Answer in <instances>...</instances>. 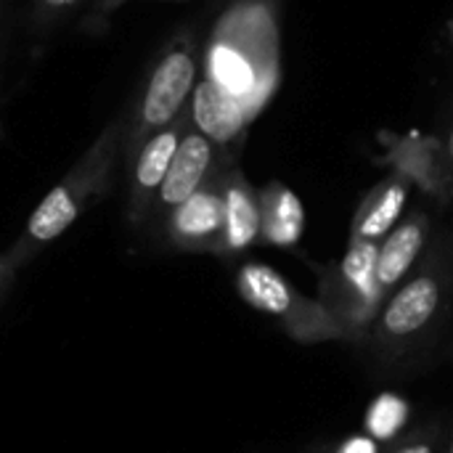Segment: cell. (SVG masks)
<instances>
[{
  "label": "cell",
  "instance_id": "52a82bcc",
  "mask_svg": "<svg viewBox=\"0 0 453 453\" xmlns=\"http://www.w3.org/2000/svg\"><path fill=\"white\" fill-rule=\"evenodd\" d=\"M223 228H226V199L204 186L170 212V239L186 250L220 247Z\"/></svg>",
  "mask_w": 453,
  "mask_h": 453
},
{
  "label": "cell",
  "instance_id": "7c38bea8",
  "mask_svg": "<svg viewBox=\"0 0 453 453\" xmlns=\"http://www.w3.org/2000/svg\"><path fill=\"white\" fill-rule=\"evenodd\" d=\"M223 199H226V228H223L220 250L242 252L260 236L263 212L244 186H228Z\"/></svg>",
  "mask_w": 453,
  "mask_h": 453
},
{
  "label": "cell",
  "instance_id": "8992f818",
  "mask_svg": "<svg viewBox=\"0 0 453 453\" xmlns=\"http://www.w3.org/2000/svg\"><path fill=\"white\" fill-rule=\"evenodd\" d=\"M180 127L183 125L175 117L167 127L157 130L138 146L135 167H133V194H130V218L133 220H138L146 212L151 196L159 194L165 175L173 165V157L180 146V138L186 135Z\"/></svg>",
  "mask_w": 453,
  "mask_h": 453
},
{
  "label": "cell",
  "instance_id": "ac0fdd59",
  "mask_svg": "<svg viewBox=\"0 0 453 453\" xmlns=\"http://www.w3.org/2000/svg\"><path fill=\"white\" fill-rule=\"evenodd\" d=\"M16 271H19V263H16V257L11 255V252H5V255H0V292L13 281V276H16Z\"/></svg>",
  "mask_w": 453,
  "mask_h": 453
},
{
  "label": "cell",
  "instance_id": "e0dca14e",
  "mask_svg": "<svg viewBox=\"0 0 453 453\" xmlns=\"http://www.w3.org/2000/svg\"><path fill=\"white\" fill-rule=\"evenodd\" d=\"M334 453H380V441H374L369 433L364 435H350L348 441H342L340 446H337V451Z\"/></svg>",
  "mask_w": 453,
  "mask_h": 453
},
{
  "label": "cell",
  "instance_id": "ba28073f",
  "mask_svg": "<svg viewBox=\"0 0 453 453\" xmlns=\"http://www.w3.org/2000/svg\"><path fill=\"white\" fill-rule=\"evenodd\" d=\"M207 80L220 85L234 98L244 101L247 109L257 104L263 90V74L255 64V56L250 53V48L228 37H218L212 42L207 53Z\"/></svg>",
  "mask_w": 453,
  "mask_h": 453
},
{
  "label": "cell",
  "instance_id": "277c9868",
  "mask_svg": "<svg viewBox=\"0 0 453 453\" xmlns=\"http://www.w3.org/2000/svg\"><path fill=\"white\" fill-rule=\"evenodd\" d=\"M377 242H353L334 276L321 281V305L345 329L348 342H364V334L385 305V289L377 281Z\"/></svg>",
  "mask_w": 453,
  "mask_h": 453
},
{
  "label": "cell",
  "instance_id": "603a6c76",
  "mask_svg": "<svg viewBox=\"0 0 453 453\" xmlns=\"http://www.w3.org/2000/svg\"><path fill=\"white\" fill-rule=\"evenodd\" d=\"M451 353H453V342H451Z\"/></svg>",
  "mask_w": 453,
  "mask_h": 453
},
{
  "label": "cell",
  "instance_id": "7402d4cb",
  "mask_svg": "<svg viewBox=\"0 0 453 453\" xmlns=\"http://www.w3.org/2000/svg\"><path fill=\"white\" fill-rule=\"evenodd\" d=\"M114 3H119V0H111V3H109V5H114Z\"/></svg>",
  "mask_w": 453,
  "mask_h": 453
},
{
  "label": "cell",
  "instance_id": "7a4b0ae2",
  "mask_svg": "<svg viewBox=\"0 0 453 453\" xmlns=\"http://www.w3.org/2000/svg\"><path fill=\"white\" fill-rule=\"evenodd\" d=\"M446 308L443 279L425 268L411 276L382 305L380 316L364 334L361 348L382 366H398L430 345Z\"/></svg>",
  "mask_w": 453,
  "mask_h": 453
},
{
  "label": "cell",
  "instance_id": "5b68a950",
  "mask_svg": "<svg viewBox=\"0 0 453 453\" xmlns=\"http://www.w3.org/2000/svg\"><path fill=\"white\" fill-rule=\"evenodd\" d=\"M194 80H196V61L188 48H173L162 56L138 104L130 149H138L149 135L167 127L180 114L186 98L194 90Z\"/></svg>",
  "mask_w": 453,
  "mask_h": 453
},
{
  "label": "cell",
  "instance_id": "30bf717a",
  "mask_svg": "<svg viewBox=\"0 0 453 453\" xmlns=\"http://www.w3.org/2000/svg\"><path fill=\"white\" fill-rule=\"evenodd\" d=\"M191 117L202 135H207L210 141L226 143L244 127L250 109L244 101L234 98L212 80H204L194 88Z\"/></svg>",
  "mask_w": 453,
  "mask_h": 453
},
{
  "label": "cell",
  "instance_id": "3957f363",
  "mask_svg": "<svg viewBox=\"0 0 453 453\" xmlns=\"http://www.w3.org/2000/svg\"><path fill=\"white\" fill-rule=\"evenodd\" d=\"M236 292L250 308L271 316L300 345L348 342L345 329L332 319V313L319 300L300 295L271 265L247 263L236 276Z\"/></svg>",
  "mask_w": 453,
  "mask_h": 453
},
{
  "label": "cell",
  "instance_id": "44dd1931",
  "mask_svg": "<svg viewBox=\"0 0 453 453\" xmlns=\"http://www.w3.org/2000/svg\"><path fill=\"white\" fill-rule=\"evenodd\" d=\"M449 154H451V159H453V133H451V141H449Z\"/></svg>",
  "mask_w": 453,
  "mask_h": 453
},
{
  "label": "cell",
  "instance_id": "ffe728a7",
  "mask_svg": "<svg viewBox=\"0 0 453 453\" xmlns=\"http://www.w3.org/2000/svg\"><path fill=\"white\" fill-rule=\"evenodd\" d=\"M443 453H453V435L446 441V446H443Z\"/></svg>",
  "mask_w": 453,
  "mask_h": 453
},
{
  "label": "cell",
  "instance_id": "4fadbf2b",
  "mask_svg": "<svg viewBox=\"0 0 453 453\" xmlns=\"http://www.w3.org/2000/svg\"><path fill=\"white\" fill-rule=\"evenodd\" d=\"M303 228H305V210L303 202L289 188H279L265 199L263 226H260L265 242L276 247H292L300 242Z\"/></svg>",
  "mask_w": 453,
  "mask_h": 453
},
{
  "label": "cell",
  "instance_id": "6da1fadb",
  "mask_svg": "<svg viewBox=\"0 0 453 453\" xmlns=\"http://www.w3.org/2000/svg\"><path fill=\"white\" fill-rule=\"evenodd\" d=\"M117 151H119V127L109 125L93 141V146L77 159V165L64 175V180L56 183L50 194L29 215L24 236L11 250L19 265L29 255H35V250L66 234L69 226L88 210V204L106 191V183L114 173Z\"/></svg>",
  "mask_w": 453,
  "mask_h": 453
},
{
  "label": "cell",
  "instance_id": "d6986e66",
  "mask_svg": "<svg viewBox=\"0 0 453 453\" xmlns=\"http://www.w3.org/2000/svg\"><path fill=\"white\" fill-rule=\"evenodd\" d=\"M42 8H48V11H61V8H69V5H74L77 0H37Z\"/></svg>",
  "mask_w": 453,
  "mask_h": 453
},
{
  "label": "cell",
  "instance_id": "2e32d148",
  "mask_svg": "<svg viewBox=\"0 0 453 453\" xmlns=\"http://www.w3.org/2000/svg\"><path fill=\"white\" fill-rule=\"evenodd\" d=\"M446 435L438 425L422 427L411 435H401L385 453H443Z\"/></svg>",
  "mask_w": 453,
  "mask_h": 453
},
{
  "label": "cell",
  "instance_id": "9a60e30c",
  "mask_svg": "<svg viewBox=\"0 0 453 453\" xmlns=\"http://www.w3.org/2000/svg\"><path fill=\"white\" fill-rule=\"evenodd\" d=\"M409 417H411V406L406 398L395 393H382L366 409V433L380 443L398 441L409 425Z\"/></svg>",
  "mask_w": 453,
  "mask_h": 453
},
{
  "label": "cell",
  "instance_id": "9c48e42d",
  "mask_svg": "<svg viewBox=\"0 0 453 453\" xmlns=\"http://www.w3.org/2000/svg\"><path fill=\"white\" fill-rule=\"evenodd\" d=\"M212 162V141L199 130H191L180 138V146L173 157V165L165 175V183L157 194L165 210H175L204 183V175Z\"/></svg>",
  "mask_w": 453,
  "mask_h": 453
},
{
  "label": "cell",
  "instance_id": "8fae6325",
  "mask_svg": "<svg viewBox=\"0 0 453 453\" xmlns=\"http://www.w3.org/2000/svg\"><path fill=\"white\" fill-rule=\"evenodd\" d=\"M422 244H425V226L419 220L403 223L385 239L377 255V281L385 292L398 287V281L409 273V268L422 252Z\"/></svg>",
  "mask_w": 453,
  "mask_h": 453
},
{
  "label": "cell",
  "instance_id": "5bb4252c",
  "mask_svg": "<svg viewBox=\"0 0 453 453\" xmlns=\"http://www.w3.org/2000/svg\"><path fill=\"white\" fill-rule=\"evenodd\" d=\"M403 207H406L403 186H398V183L388 186L380 196H374L369 202V207L358 218L356 231H353V242H377V239L388 236L393 231V226L398 223Z\"/></svg>",
  "mask_w": 453,
  "mask_h": 453
}]
</instances>
